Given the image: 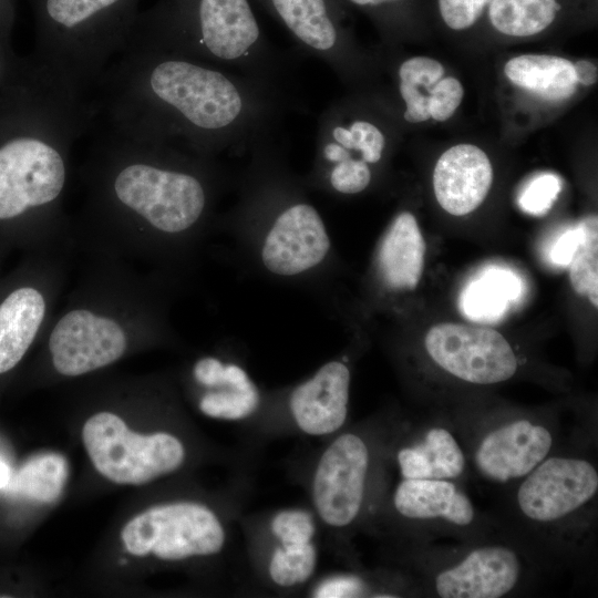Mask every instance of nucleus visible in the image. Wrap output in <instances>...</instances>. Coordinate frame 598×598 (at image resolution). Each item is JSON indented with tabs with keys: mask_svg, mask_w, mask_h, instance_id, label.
Returning a JSON list of instances; mask_svg holds the SVG:
<instances>
[{
	"mask_svg": "<svg viewBox=\"0 0 598 598\" xmlns=\"http://www.w3.org/2000/svg\"><path fill=\"white\" fill-rule=\"evenodd\" d=\"M97 89L110 128L212 157L272 138L291 105L286 91L174 52L128 43Z\"/></svg>",
	"mask_w": 598,
	"mask_h": 598,
	"instance_id": "1",
	"label": "nucleus"
},
{
	"mask_svg": "<svg viewBox=\"0 0 598 598\" xmlns=\"http://www.w3.org/2000/svg\"><path fill=\"white\" fill-rule=\"evenodd\" d=\"M100 140L92 171L100 206L162 235L204 220L214 198L210 157L110 127Z\"/></svg>",
	"mask_w": 598,
	"mask_h": 598,
	"instance_id": "2",
	"label": "nucleus"
},
{
	"mask_svg": "<svg viewBox=\"0 0 598 598\" xmlns=\"http://www.w3.org/2000/svg\"><path fill=\"white\" fill-rule=\"evenodd\" d=\"M128 43L215 64L282 91L292 66L267 38L250 0H157L140 11Z\"/></svg>",
	"mask_w": 598,
	"mask_h": 598,
	"instance_id": "3",
	"label": "nucleus"
},
{
	"mask_svg": "<svg viewBox=\"0 0 598 598\" xmlns=\"http://www.w3.org/2000/svg\"><path fill=\"white\" fill-rule=\"evenodd\" d=\"M38 63L78 92L97 87L127 44L140 0H34Z\"/></svg>",
	"mask_w": 598,
	"mask_h": 598,
	"instance_id": "4",
	"label": "nucleus"
},
{
	"mask_svg": "<svg viewBox=\"0 0 598 598\" xmlns=\"http://www.w3.org/2000/svg\"><path fill=\"white\" fill-rule=\"evenodd\" d=\"M598 471L585 456L553 453L516 482L513 509L522 524L547 540H573L594 518Z\"/></svg>",
	"mask_w": 598,
	"mask_h": 598,
	"instance_id": "5",
	"label": "nucleus"
},
{
	"mask_svg": "<svg viewBox=\"0 0 598 598\" xmlns=\"http://www.w3.org/2000/svg\"><path fill=\"white\" fill-rule=\"evenodd\" d=\"M82 439L95 468L117 484H145L175 471L185 458L176 436L134 433L110 412L91 416L83 425Z\"/></svg>",
	"mask_w": 598,
	"mask_h": 598,
	"instance_id": "6",
	"label": "nucleus"
},
{
	"mask_svg": "<svg viewBox=\"0 0 598 598\" xmlns=\"http://www.w3.org/2000/svg\"><path fill=\"white\" fill-rule=\"evenodd\" d=\"M121 536L130 554L144 556L152 553L164 560L215 555L226 542L217 515L194 502L151 507L132 518Z\"/></svg>",
	"mask_w": 598,
	"mask_h": 598,
	"instance_id": "7",
	"label": "nucleus"
},
{
	"mask_svg": "<svg viewBox=\"0 0 598 598\" xmlns=\"http://www.w3.org/2000/svg\"><path fill=\"white\" fill-rule=\"evenodd\" d=\"M371 465V448L358 433H342L326 447L311 482L313 507L326 525L341 529L357 522L364 507Z\"/></svg>",
	"mask_w": 598,
	"mask_h": 598,
	"instance_id": "8",
	"label": "nucleus"
},
{
	"mask_svg": "<svg viewBox=\"0 0 598 598\" xmlns=\"http://www.w3.org/2000/svg\"><path fill=\"white\" fill-rule=\"evenodd\" d=\"M556 437L553 423L516 416L484 423L476 431L466 455L482 478L497 485H509L555 453Z\"/></svg>",
	"mask_w": 598,
	"mask_h": 598,
	"instance_id": "9",
	"label": "nucleus"
},
{
	"mask_svg": "<svg viewBox=\"0 0 598 598\" xmlns=\"http://www.w3.org/2000/svg\"><path fill=\"white\" fill-rule=\"evenodd\" d=\"M527 567L514 545L485 540L439 561L425 575L430 589L441 598H499L523 585Z\"/></svg>",
	"mask_w": 598,
	"mask_h": 598,
	"instance_id": "10",
	"label": "nucleus"
},
{
	"mask_svg": "<svg viewBox=\"0 0 598 598\" xmlns=\"http://www.w3.org/2000/svg\"><path fill=\"white\" fill-rule=\"evenodd\" d=\"M424 347L441 370L471 384L502 383L518 369L512 346L492 328L439 323L426 332Z\"/></svg>",
	"mask_w": 598,
	"mask_h": 598,
	"instance_id": "11",
	"label": "nucleus"
},
{
	"mask_svg": "<svg viewBox=\"0 0 598 598\" xmlns=\"http://www.w3.org/2000/svg\"><path fill=\"white\" fill-rule=\"evenodd\" d=\"M290 34L297 47L348 80L355 56L344 25L343 0H256Z\"/></svg>",
	"mask_w": 598,
	"mask_h": 598,
	"instance_id": "12",
	"label": "nucleus"
},
{
	"mask_svg": "<svg viewBox=\"0 0 598 598\" xmlns=\"http://www.w3.org/2000/svg\"><path fill=\"white\" fill-rule=\"evenodd\" d=\"M127 347V334L114 318L93 310H69L54 324L49 350L54 369L78 377L118 360Z\"/></svg>",
	"mask_w": 598,
	"mask_h": 598,
	"instance_id": "13",
	"label": "nucleus"
},
{
	"mask_svg": "<svg viewBox=\"0 0 598 598\" xmlns=\"http://www.w3.org/2000/svg\"><path fill=\"white\" fill-rule=\"evenodd\" d=\"M391 502L399 517L425 533L476 536L482 527L480 513L455 481L401 478Z\"/></svg>",
	"mask_w": 598,
	"mask_h": 598,
	"instance_id": "14",
	"label": "nucleus"
},
{
	"mask_svg": "<svg viewBox=\"0 0 598 598\" xmlns=\"http://www.w3.org/2000/svg\"><path fill=\"white\" fill-rule=\"evenodd\" d=\"M389 137L372 117L358 115L348 101L333 103L318 118L316 158L310 175L350 161L374 166L383 159Z\"/></svg>",
	"mask_w": 598,
	"mask_h": 598,
	"instance_id": "15",
	"label": "nucleus"
},
{
	"mask_svg": "<svg viewBox=\"0 0 598 598\" xmlns=\"http://www.w3.org/2000/svg\"><path fill=\"white\" fill-rule=\"evenodd\" d=\"M351 373L338 360L320 367L298 384L289 398L296 425L306 434L322 436L338 432L348 417Z\"/></svg>",
	"mask_w": 598,
	"mask_h": 598,
	"instance_id": "16",
	"label": "nucleus"
},
{
	"mask_svg": "<svg viewBox=\"0 0 598 598\" xmlns=\"http://www.w3.org/2000/svg\"><path fill=\"white\" fill-rule=\"evenodd\" d=\"M493 183V167L486 153L472 144L446 150L433 172V188L440 206L451 215L475 210Z\"/></svg>",
	"mask_w": 598,
	"mask_h": 598,
	"instance_id": "17",
	"label": "nucleus"
},
{
	"mask_svg": "<svg viewBox=\"0 0 598 598\" xmlns=\"http://www.w3.org/2000/svg\"><path fill=\"white\" fill-rule=\"evenodd\" d=\"M401 478L456 481L467 471L468 458L453 431L440 423L423 426L395 454Z\"/></svg>",
	"mask_w": 598,
	"mask_h": 598,
	"instance_id": "18",
	"label": "nucleus"
},
{
	"mask_svg": "<svg viewBox=\"0 0 598 598\" xmlns=\"http://www.w3.org/2000/svg\"><path fill=\"white\" fill-rule=\"evenodd\" d=\"M425 241L415 217L398 214L383 234L375 264L381 281L393 291L413 290L424 269Z\"/></svg>",
	"mask_w": 598,
	"mask_h": 598,
	"instance_id": "19",
	"label": "nucleus"
},
{
	"mask_svg": "<svg viewBox=\"0 0 598 598\" xmlns=\"http://www.w3.org/2000/svg\"><path fill=\"white\" fill-rule=\"evenodd\" d=\"M45 312L47 301L33 287L18 288L0 303V373L11 370L23 358Z\"/></svg>",
	"mask_w": 598,
	"mask_h": 598,
	"instance_id": "20",
	"label": "nucleus"
},
{
	"mask_svg": "<svg viewBox=\"0 0 598 598\" xmlns=\"http://www.w3.org/2000/svg\"><path fill=\"white\" fill-rule=\"evenodd\" d=\"M523 293V282L512 270L489 266L468 281L460 296V309L476 322H495Z\"/></svg>",
	"mask_w": 598,
	"mask_h": 598,
	"instance_id": "21",
	"label": "nucleus"
},
{
	"mask_svg": "<svg viewBox=\"0 0 598 598\" xmlns=\"http://www.w3.org/2000/svg\"><path fill=\"white\" fill-rule=\"evenodd\" d=\"M504 72L515 85L547 101L569 99L577 89L574 63L546 54H523L506 62Z\"/></svg>",
	"mask_w": 598,
	"mask_h": 598,
	"instance_id": "22",
	"label": "nucleus"
},
{
	"mask_svg": "<svg viewBox=\"0 0 598 598\" xmlns=\"http://www.w3.org/2000/svg\"><path fill=\"white\" fill-rule=\"evenodd\" d=\"M563 9L561 0H491L483 17L504 35L526 38L548 29Z\"/></svg>",
	"mask_w": 598,
	"mask_h": 598,
	"instance_id": "23",
	"label": "nucleus"
},
{
	"mask_svg": "<svg viewBox=\"0 0 598 598\" xmlns=\"http://www.w3.org/2000/svg\"><path fill=\"white\" fill-rule=\"evenodd\" d=\"M66 478V460L56 453H45L31 457L21 466L13 487L31 499L51 503L60 496Z\"/></svg>",
	"mask_w": 598,
	"mask_h": 598,
	"instance_id": "24",
	"label": "nucleus"
},
{
	"mask_svg": "<svg viewBox=\"0 0 598 598\" xmlns=\"http://www.w3.org/2000/svg\"><path fill=\"white\" fill-rule=\"evenodd\" d=\"M582 237L569 264V279L574 290L587 296L594 307L598 306V224L597 216L579 223Z\"/></svg>",
	"mask_w": 598,
	"mask_h": 598,
	"instance_id": "25",
	"label": "nucleus"
},
{
	"mask_svg": "<svg viewBox=\"0 0 598 598\" xmlns=\"http://www.w3.org/2000/svg\"><path fill=\"white\" fill-rule=\"evenodd\" d=\"M318 553L313 542L279 544L268 561V574L274 584L292 587L306 582L315 573Z\"/></svg>",
	"mask_w": 598,
	"mask_h": 598,
	"instance_id": "26",
	"label": "nucleus"
},
{
	"mask_svg": "<svg viewBox=\"0 0 598 598\" xmlns=\"http://www.w3.org/2000/svg\"><path fill=\"white\" fill-rule=\"evenodd\" d=\"M259 401L257 388L239 390L224 385L205 393L199 401V410L210 417L236 421L251 415Z\"/></svg>",
	"mask_w": 598,
	"mask_h": 598,
	"instance_id": "27",
	"label": "nucleus"
},
{
	"mask_svg": "<svg viewBox=\"0 0 598 598\" xmlns=\"http://www.w3.org/2000/svg\"><path fill=\"white\" fill-rule=\"evenodd\" d=\"M270 529L279 544L310 543L317 530L313 516L298 508L277 513L271 519Z\"/></svg>",
	"mask_w": 598,
	"mask_h": 598,
	"instance_id": "28",
	"label": "nucleus"
},
{
	"mask_svg": "<svg viewBox=\"0 0 598 598\" xmlns=\"http://www.w3.org/2000/svg\"><path fill=\"white\" fill-rule=\"evenodd\" d=\"M561 188V182L555 174H540L533 178L523 189L518 204L520 208L535 216L546 214Z\"/></svg>",
	"mask_w": 598,
	"mask_h": 598,
	"instance_id": "29",
	"label": "nucleus"
},
{
	"mask_svg": "<svg viewBox=\"0 0 598 598\" xmlns=\"http://www.w3.org/2000/svg\"><path fill=\"white\" fill-rule=\"evenodd\" d=\"M491 0H436L442 22L453 31L474 27L483 17Z\"/></svg>",
	"mask_w": 598,
	"mask_h": 598,
	"instance_id": "30",
	"label": "nucleus"
},
{
	"mask_svg": "<svg viewBox=\"0 0 598 598\" xmlns=\"http://www.w3.org/2000/svg\"><path fill=\"white\" fill-rule=\"evenodd\" d=\"M429 92L430 117L437 122L448 120L460 106L464 95L461 82L452 76L442 78Z\"/></svg>",
	"mask_w": 598,
	"mask_h": 598,
	"instance_id": "31",
	"label": "nucleus"
},
{
	"mask_svg": "<svg viewBox=\"0 0 598 598\" xmlns=\"http://www.w3.org/2000/svg\"><path fill=\"white\" fill-rule=\"evenodd\" d=\"M444 72L439 61L426 56H413L398 66L396 75L399 82L430 91L443 78Z\"/></svg>",
	"mask_w": 598,
	"mask_h": 598,
	"instance_id": "32",
	"label": "nucleus"
},
{
	"mask_svg": "<svg viewBox=\"0 0 598 598\" xmlns=\"http://www.w3.org/2000/svg\"><path fill=\"white\" fill-rule=\"evenodd\" d=\"M347 4L354 6L379 21L381 25L392 27L399 24L406 16L414 0H343Z\"/></svg>",
	"mask_w": 598,
	"mask_h": 598,
	"instance_id": "33",
	"label": "nucleus"
},
{
	"mask_svg": "<svg viewBox=\"0 0 598 598\" xmlns=\"http://www.w3.org/2000/svg\"><path fill=\"white\" fill-rule=\"evenodd\" d=\"M363 581L355 576H333L323 580L313 591L318 598H344L361 596Z\"/></svg>",
	"mask_w": 598,
	"mask_h": 598,
	"instance_id": "34",
	"label": "nucleus"
},
{
	"mask_svg": "<svg viewBox=\"0 0 598 598\" xmlns=\"http://www.w3.org/2000/svg\"><path fill=\"white\" fill-rule=\"evenodd\" d=\"M399 94L404 102L403 118L411 124L422 123L430 118L427 96L419 87L399 82Z\"/></svg>",
	"mask_w": 598,
	"mask_h": 598,
	"instance_id": "35",
	"label": "nucleus"
},
{
	"mask_svg": "<svg viewBox=\"0 0 598 598\" xmlns=\"http://www.w3.org/2000/svg\"><path fill=\"white\" fill-rule=\"evenodd\" d=\"M581 237L582 230L580 225L563 233L550 248V261L561 267L569 266L581 241Z\"/></svg>",
	"mask_w": 598,
	"mask_h": 598,
	"instance_id": "36",
	"label": "nucleus"
},
{
	"mask_svg": "<svg viewBox=\"0 0 598 598\" xmlns=\"http://www.w3.org/2000/svg\"><path fill=\"white\" fill-rule=\"evenodd\" d=\"M226 363L214 357H205L198 360L193 370L195 380L210 389L223 385Z\"/></svg>",
	"mask_w": 598,
	"mask_h": 598,
	"instance_id": "37",
	"label": "nucleus"
},
{
	"mask_svg": "<svg viewBox=\"0 0 598 598\" xmlns=\"http://www.w3.org/2000/svg\"><path fill=\"white\" fill-rule=\"evenodd\" d=\"M577 84L592 85L597 82V66L587 60H579L574 64Z\"/></svg>",
	"mask_w": 598,
	"mask_h": 598,
	"instance_id": "38",
	"label": "nucleus"
},
{
	"mask_svg": "<svg viewBox=\"0 0 598 598\" xmlns=\"http://www.w3.org/2000/svg\"><path fill=\"white\" fill-rule=\"evenodd\" d=\"M10 481V471L7 464L0 461V488L7 486Z\"/></svg>",
	"mask_w": 598,
	"mask_h": 598,
	"instance_id": "39",
	"label": "nucleus"
},
{
	"mask_svg": "<svg viewBox=\"0 0 598 598\" xmlns=\"http://www.w3.org/2000/svg\"><path fill=\"white\" fill-rule=\"evenodd\" d=\"M2 69L4 70V64H2L1 59H0V73H1Z\"/></svg>",
	"mask_w": 598,
	"mask_h": 598,
	"instance_id": "40",
	"label": "nucleus"
}]
</instances>
